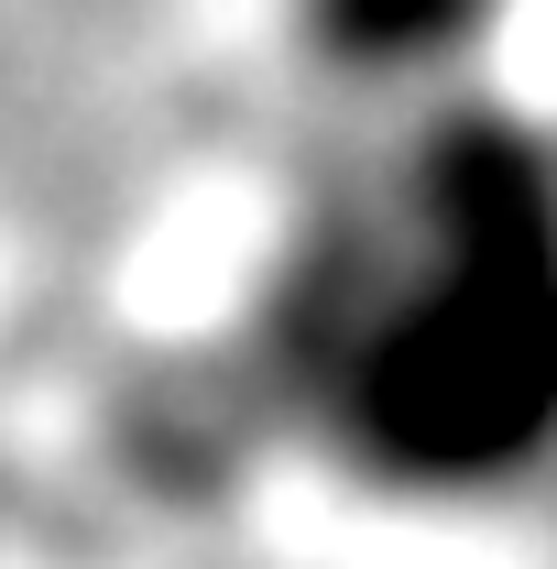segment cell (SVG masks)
Wrapping results in <instances>:
<instances>
[{
  "label": "cell",
  "instance_id": "obj_1",
  "mask_svg": "<svg viewBox=\"0 0 557 569\" xmlns=\"http://www.w3.org/2000/svg\"><path fill=\"white\" fill-rule=\"evenodd\" d=\"M295 406L383 493L482 503L557 460V142L416 121L284 263Z\"/></svg>",
  "mask_w": 557,
  "mask_h": 569
}]
</instances>
